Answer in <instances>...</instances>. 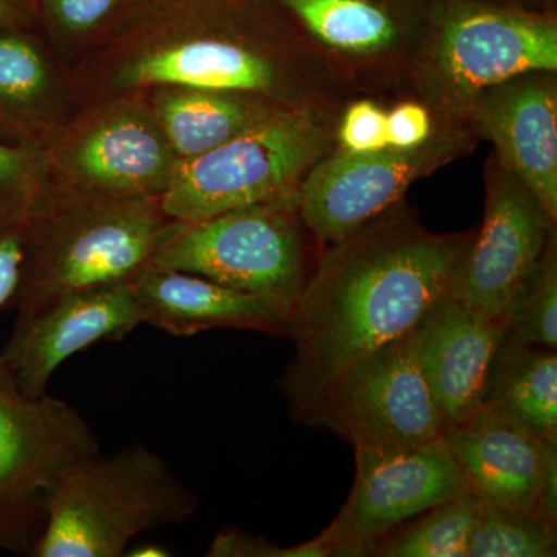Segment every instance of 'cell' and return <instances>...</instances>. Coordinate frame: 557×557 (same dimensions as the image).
<instances>
[{
	"mask_svg": "<svg viewBox=\"0 0 557 557\" xmlns=\"http://www.w3.org/2000/svg\"><path fill=\"white\" fill-rule=\"evenodd\" d=\"M22 11L13 0H0V28L22 27Z\"/></svg>",
	"mask_w": 557,
	"mask_h": 557,
	"instance_id": "cell-32",
	"label": "cell"
},
{
	"mask_svg": "<svg viewBox=\"0 0 557 557\" xmlns=\"http://www.w3.org/2000/svg\"><path fill=\"white\" fill-rule=\"evenodd\" d=\"M307 30L332 49L372 54L395 42L398 27L386 10L370 0H278Z\"/></svg>",
	"mask_w": 557,
	"mask_h": 557,
	"instance_id": "cell-22",
	"label": "cell"
},
{
	"mask_svg": "<svg viewBox=\"0 0 557 557\" xmlns=\"http://www.w3.org/2000/svg\"><path fill=\"white\" fill-rule=\"evenodd\" d=\"M355 460L346 504L321 533L332 557H359L395 528L468 491L443 437L410 448H355Z\"/></svg>",
	"mask_w": 557,
	"mask_h": 557,
	"instance_id": "cell-10",
	"label": "cell"
},
{
	"mask_svg": "<svg viewBox=\"0 0 557 557\" xmlns=\"http://www.w3.org/2000/svg\"><path fill=\"white\" fill-rule=\"evenodd\" d=\"M505 330V317H479L449 293L418 322V361L449 428L483 408Z\"/></svg>",
	"mask_w": 557,
	"mask_h": 557,
	"instance_id": "cell-14",
	"label": "cell"
},
{
	"mask_svg": "<svg viewBox=\"0 0 557 557\" xmlns=\"http://www.w3.org/2000/svg\"><path fill=\"white\" fill-rule=\"evenodd\" d=\"M472 236L429 233L388 209L325 249L288 318L295 357L277 384L293 420L359 359L417 327Z\"/></svg>",
	"mask_w": 557,
	"mask_h": 557,
	"instance_id": "cell-1",
	"label": "cell"
},
{
	"mask_svg": "<svg viewBox=\"0 0 557 557\" xmlns=\"http://www.w3.org/2000/svg\"><path fill=\"white\" fill-rule=\"evenodd\" d=\"M346 152H375L388 148L387 112L372 101H358L348 108L339 129Z\"/></svg>",
	"mask_w": 557,
	"mask_h": 557,
	"instance_id": "cell-28",
	"label": "cell"
},
{
	"mask_svg": "<svg viewBox=\"0 0 557 557\" xmlns=\"http://www.w3.org/2000/svg\"><path fill=\"white\" fill-rule=\"evenodd\" d=\"M208 557H332V547L319 534L306 544L278 547L269 539L255 536L239 528H225L212 539Z\"/></svg>",
	"mask_w": 557,
	"mask_h": 557,
	"instance_id": "cell-27",
	"label": "cell"
},
{
	"mask_svg": "<svg viewBox=\"0 0 557 557\" xmlns=\"http://www.w3.org/2000/svg\"><path fill=\"white\" fill-rule=\"evenodd\" d=\"M306 233L296 200L233 209L183 223L150 265L262 296L289 318L314 269Z\"/></svg>",
	"mask_w": 557,
	"mask_h": 557,
	"instance_id": "cell-5",
	"label": "cell"
},
{
	"mask_svg": "<svg viewBox=\"0 0 557 557\" xmlns=\"http://www.w3.org/2000/svg\"><path fill=\"white\" fill-rule=\"evenodd\" d=\"M200 498L163 457L132 443L65 468L33 557H121L139 534L185 522Z\"/></svg>",
	"mask_w": 557,
	"mask_h": 557,
	"instance_id": "cell-3",
	"label": "cell"
},
{
	"mask_svg": "<svg viewBox=\"0 0 557 557\" xmlns=\"http://www.w3.org/2000/svg\"><path fill=\"white\" fill-rule=\"evenodd\" d=\"M443 438L483 507L536 515L548 442L486 408L448 428Z\"/></svg>",
	"mask_w": 557,
	"mask_h": 557,
	"instance_id": "cell-16",
	"label": "cell"
},
{
	"mask_svg": "<svg viewBox=\"0 0 557 557\" xmlns=\"http://www.w3.org/2000/svg\"><path fill=\"white\" fill-rule=\"evenodd\" d=\"M146 91L153 115L180 163L218 148L282 106L239 91L178 86Z\"/></svg>",
	"mask_w": 557,
	"mask_h": 557,
	"instance_id": "cell-19",
	"label": "cell"
},
{
	"mask_svg": "<svg viewBox=\"0 0 557 557\" xmlns=\"http://www.w3.org/2000/svg\"><path fill=\"white\" fill-rule=\"evenodd\" d=\"M131 285L141 324L170 335L236 329L287 336L288 313L276 304L197 274L149 265Z\"/></svg>",
	"mask_w": 557,
	"mask_h": 557,
	"instance_id": "cell-17",
	"label": "cell"
},
{
	"mask_svg": "<svg viewBox=\"0 0 557 557\" xmlns=\"http://www.w3.org/2000/svg\"><path fill=\"white\" fill-rule=\"evenodd\" d=\"M78 108L50 50L22 27L0 28V139L44 148Z\"/></svg>",
	"mask_w": 557,
	"mask_h": 557,
	"instance_id": "cell-18",
	"label": "cell"
},
{
	"mask_svg": "<svg viewBox=\"0 0 557 557\" xmlns=\"http://www.w3.org/2000/svg\"><path fill=\"white\" fill-rule=\"evenodd\" d=\"M485 218L450 276L448 293L483 318H502L536 269L556 222L522 180L494 157Z\"/></svg>",
	"mask_w": 557,
	"mask_h": 557,
	"instance_id": "cell-11",
	"label": "cell"
},
{
	"mask_svg": "<svg viewBox=\"0 0 557 557\" xmlns=\"http://www.w3.org/2000/svg\"><path fill=\"white\" fill-rule=\"evenodd\" d=\"M557 70L552 20L494 9L449 14L429 53V75L449 106L468 109L491 87Z\"/></svg>",
	"mask_w": 557,
	"mask_h": 557,
	"instance_id": "cell-12",
	"label": "cell"
},
{
	"mask_svg": "<svg viewBox=\"0 0 557 557\" xmlns=\"http://www.w3.org/2000/svg\"><path fill=\"white\" fill-rule=\"evenodd\" d=\"M432 132L431 113L417 102H403L387 112L388 148L413 149L424 145Z\"/></svg>",
	"mask_w": 557,
	"mask_h": 557,
	"instance_id": "cell-30",
	"label": "cell"
},
{
	"mask_svg": "<svg viewBox=\"0 0 557 557\" xmlns=\"http://www.w3.org/2000/svg\"><path fill=\"white\" fill-rule=\"evenodd\" d=\"M53 189L112 199H161L180 160L148 91L86 102L44 146Z\"/></svg>",
	"mask_w": 557,
	"mask_h": 557,
	"instance_id": "cell-6",
	"label": "cell"
},
{
	"mask_svg": "<svg viewBox=\"0 0 557 557\" xmlns=\"http://www.w3.org/2000/svg\"><path fill=\"white\" fill-rule=\"evenodd\" d=\"M28 222L0 223V310L10 306L20 287L25 256V230ZM0 388L16 391L0 357Z\"/></svg>",
	"mask_w": 557,
	"mask_h": 557,
	"instance_id": "cell-29",
	"label": "cell"
},
{
	"mask_svg": "<svg viewBox=\"0 0 557 557\" xmlns=\"http://www.w3.org/2000/svg\"><path fill=\"white\" fill-rule=\"evenodd\" d=\"M544 73L491 87L469 112L497 157L557 220V91Z\"/></svg>",
	"mask_w": 557,
	"mask_h": 557,
	"instance_id": "cell-15",
	"label": "cell"
},
{
	"mask_svg": "<svg viewBox=\"0 0 557 557\" xmlns=\"http://www.w3.org/2000/svg\"><path fill=\"white\" fill-rule=\"evenodd\" d=\"M51 190L44 149L0 139V223L30 222Z\"/></svg>",
	"mask_w": 557,
	"mask_h": 557,
	"instance_id": "cell-25",
	"label": "cell"
},
{
	"mask_svg": "<svg viewBox=\"0 0 557 557\" xmlns=\"http://www.w3.org/2000/svg\"><path fill=\"white\" fill-rule=\"evenodd\" d=\"M557 525L530 512L482 507L467 557H555Z\"/></svg>",
	"mask_w": 557,
	"mask_h": 557,
	"instance_id": "cell-24",
	"label": "cell"
},
{
	"mask_svg": "<svg viewBox=\"0 0 557 557\" xmlns=\"http://www.w3.org/2000/svg\"><path fill=\"white\" fill-rule=\"evenodd\" d=\"M483 408L557 443V351L502 341Z\"/></svg>",
	"mask_w": 557,
	"mask_h": 557,
	"instance_id": "cell-20",
	"label": "cell"
},
{
	"mask_svg": "<svg viewBox=\"0 0 557 557\" xmlns=\"http://www.w3.org/2000/svg\"><path fill=\"white\" fill-rule=\"evenodd\" d=\"M505 344L557 348V244L549 239L536 269L505 311Z\"/></svg>",
	"mask_w": 557,
	"mask_h": 557,
	"instance_id": "cell-23",
	"label": "cell"
},
{
	"mask_svg": "<svg viewBox=\"0 0 557 557\" xmlns=\"http://www.w3.org/2000/svg\"><path fill=\"white\" fill-rule=\"evenodd\" d=\"M182 222L161 199H112L51 190L25 230L20 287L11 309L100 285L132 282Z\"/></svg>",
	"mask_w": 557,
	"mask_h": 557,
	"instance_id": "cell-2",
	"label": "cell"
},
{
	"mask_svg": "<svg viewBox=\"0 0 557 557\" xmlns=\"http://www.w3.org/2000/svg\"><path fill=\"white\" fill-rule=\"evenodd\" d=\"M139 324L131 282L75 289L17 311L0 357L16 391L39 398L62 362L95 344L126 338Z\"/></svg>",
	"mask_w": 557,
	"mask_h": 557,
	"instance_id": "cell-13",
	"label": "cell"
},
{
	"mask_svg": "<svg viewBox=\"0 0 557 557\" xmlns=\"http://www.w3.org/2000/svg\"><path fill=\"white\" fill-rule=\"evenodd\" d=\"M97 453L94 429L69 403L0 388V547L32 556L54 483Z\"/></svg>",
	"mask_w": 557,
	"mask_h": 557,
	"instance_id": "cell-7",
	"label": "cell"
},
{
	"mask_svg": "<svg viewBox=\"0 0 557 557\" xmlns=\"http://www.w3.org/2000/svg\"><path fill=\"white\" fill-rule=\"evenodd\" d=\"M135 557H163L170 556L166 548L159 545H141V547L127 548L126 555Z\"/></svg>",
	"mask_w": 557,
	"mask_h": 557,
	"instance_id": "cell-33",
	"label": "cell"
},
{
	"mask_svg": "<svg viewBox=\"0 0 557 557\" xmlns=\"http://www.w3.org/2000/svg\"><path fill=\"white\" fill-rule=\"evenodd\" d=\"M537 516L557 525V443H547L542 468Z\"/></svg>",
	"mask_w": 557,
	"mask_h": 557,
	"instance_id": "cell-31",
	"label": "cell"
},
{
	"mask_svg": "<svg viewBox=\"0 0 557 557\" xmlns=\"http://www.w3.org/2000/svg\"><path fill=\"white\" fill-rule=\"evenodd\" d=\"M482 507L467 491L395 528L359 557H467Z\"/></svg>",
	"mask_w": 557,
	"mask_h": 557,
	"instance_id": "cell-21",
	"label": "cell"
},
{
	"mask_svg": "<svg viewBox=\"0 0 557 557\" xmlns=\"http://www.w3.org/2000/svg\"><path fill=\"white\" fill-rule=\"evenodd\" d=\"M325 146L324 127L311 113L278 106L218 148L182 161L161 208L177 222L194 223L233 209L296 200Z\"/></svg>",
	"mask_w": 557,
	"mask_h": 557,
	"instance_id": "cell-4",
	"label": "cell"
},
{
	"mask_svg": "<svg viewBox=\"0 0 557 557\" xmlns=\"http://www.w3.org/2000/svg\"><path fill=\"white\" fill-rule=\"evenodd\" d=\"M300 423L325 428L355 448H410L445 437L448 423L432 397L416 329L348 368Z\"/></svg>",
	"mask_w": 557,
	"mask_h": 557,
	"instance_id": "cell-8",
	"label": "cell"
},
{
	"mask_svg": "<svg viewBox=\"0 0 557 557\" xmlns=\"http://www.w3.org/2000/svg\"><path fill=\"white\" fill-rule=\"evenodd\" d=\"M44 3H46L51 32L61 44L58 54L65 61L70 49L78 47L75 54L76 62L81 46L89 44L87 54L100 42L104 36V28H108L109 22L119 13L124 0H44Z\"/></svg>",
	"mask_w": 557,
	"mask_h": 557,
	"instance_id": "cell-26",
	"label": "cell"
},
{
	"mask_svg": "<svg viewBox=\"0 0 557 557\" xmlns=\"http://www.w3.org/2000/svg\"><path fill=\"white\" fill-rule=\"evenodd\" d=\"M465 141L456 132H435L413 149L343 150L318 160L299 185V218L319 244H338L394 208L418 178L456 159Z\"/></svg>",
	"mask_w": 557,
	"mask_h": 557,
	"instance_id": "cell-9",
	"label": "cell"
}]
</instances>
